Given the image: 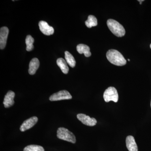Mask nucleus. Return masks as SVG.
Wrapping results in <instances>:
<instances>
[{
	"mask_svg": "<svg viewBox=\"0 0 151 151\" xmlns=\"http://www.w3.org/2000/svg\"><path fill=\"white\" fill-rule=\"evenodd\" d=\"M143 1V0H142V1H139L140 4H142V2L143 1Z\"/></svg>",
	"mask_w": 151,
	"mask_h": 151,
	"instance_id": "obj_19",
	"label": "nucleus"
},
{
	"mask_svg": "<svg viewBox=\"0 0 151 151\" xmlns=\"http://www.w3.org/2000/svg\"></svg>",
	"mask_w": 151,
	"mask_h": 151,
	"instance_id": "obj_22",
	"label": "nucleus"
},
{
	"mask_svg": "<svg viewBox=\"0 0 151 151\" xmlns=\"http://www.w3.org/2000/svg\"><path fill=\"white\" fill-rule=\"evenodd\" d=\"M14 92L12 91H9L5 96L3 104L5 108H9L12 106L14 103V99L15 97Z\"/></svg>",
	"mask_w": 151,
	"mask_h": 151,
	"instance_id": "obj_10",
	"label": "nucleus"
},
{
	"mask_svg": "<svg viewBox=\"0 0 151 151\" xmlns=\"http://www.w3.org/2000/svg\"><path fill=\"white\" fill-rule=\"evenodd\" d=\"M76 50L78 53L80 54L84 53V55L86 57H89L91 55V53L90 52V48L89 46L86 45L80 44L78 45L76 47Z\"/></svg>",
	"mask_w": 151,
	"mask_h": 151,
	"instance_id": "obj_13",
	"label": "nucleus"
},
{
	"mask_svg": "<svg viewBox=\"0 0 151 151\" xmlns=\"http://www.w3.org/2000/svg\"><path fill=\"white\" fill-rule=\"evenodd\" d=\"M85 24L87 27L91 28L92 27L97 26V19L93 15H89L88 19L85 22Z\"/></svg>",
	"mask_w": 151,
	"mask_h": 151,
	"instance_id": "obj_16",
	"label": "nucleus"
},
{
	"mask_svg": "<svg viewBox=\"0 0 151 151\" xmlns=\"http://www.w3.org/2000/svg\"><path fill=\"white\" fill-rule=\"evenodd\" d=\"M150 48L151 49V44L150 45Z\"/></svg>",
	"mask_w": 151,
	"mask_h": 151,
	"instance_id": "obj_21",
	"label": "nucleus"
},
{
	"mask_svg": "<svg viewBox=\"0 0 151 151\" xmlns=\"http://www.w3.org/2000/svg\"><path fill=\"white\" fill-rule=\"evenodd\" d=\"M9 33V30L8 27H3L0 29V48L4 49L6 44L7 40Z\"/></svg>",
	"mask_w": 151,
	"mask_h": 151,
	"instance_id": "obj_7",
	"label": "nucleus"
},
{
	"mask_svg": "<svg viewBox=\"0 0 151 151\" xmlns=\"http://www.w3.org/2000/svg\"><path fill=\"white\" fill-rule=\"evenodd\" d=\"M103 98L107 103L111 101L117 103L119 100V94L116 88L113 86L108 87L104 92Z\"/></svg>",
	"mask_w": 151,
	"mask_h": 151,
	"instance_id": "obj_4",
	"label": "nucleus"
},
{
	"mask_svg": "<svg viewBox=\"0 0 151 151\" xmlns=\"http://www.w3.org/2000/svg\"><path fill=\"white\" fill-rule=\"evenodd\" d=\"M57 137L63 140L74 144L76 142L75 135L67 129L60 127L57 130Z\"/></svg>",
	"mask_w": 151,
	"mask_h": 151,
	"instance_id": "obj_3",
	"label": "nucleus"
},
{
	"mask_svg": "<svg viewBox=\"0 0 151 151\" xmlns=\"http://www.w3.org/2000/svg\"><path fill=\"white\" fill-rule=\"evenodd\" d=\"M24 151H44V149L40 146L30 145L25 147Z\"/></svg>",
	"mask_w": 151,
	"mask_h": 151,
	"instance_id": "obj_18",
	"label": "nucleus"
},
{
	"mask_svg": "<svg viewBox=\"0 0 151 151\" xmlns=\"http://www.w3.org/2000/svg\"><path fill=\"white\" fill-rule=\"evenodd\" d=\"M34 42V39L30 35H28L25 40L26 44V50L27 51H31L33 49L34 45H33Z\"/></svg>",
	"mask_w": 151,
	"mask_h": 151,
	"instance_id": "obj_17",
	"label": "nucleus"
},
{
	"mask_svg": "<svg viewBox=\"0 0 151 151\" xmlns=\"http://www.w3.org/2000/svg\"><path fill=\"white\" fill-rule=\"evenodd\" d=\"M128 61H130V60L129 59H128Z\"/></svg>",
	"mask_w": 151,
	"mask_h": 151,
	"instance_id": "obj_20",
	"label": "nucleus"
},
{
	"mask_svg": "<svg viewBox=\"0 0 151 151\" xmlns=\"http://www.w3.org/2000/svg\"><path fill=\"white\" fill-rule=\"evenodd\" d=\"M107 24L109 29L116 36L122 37L125 35V29L119 22L113 19H109L107 21Z\"/></svg>",
	"mask_w": 151,
	"mask_h": 151,
	"instance_id": "obj_2",
	"label": "nucleus"
},
{
	"mask_svg": "<svg viewBox=\"0 0 151 151\" xmlns=\"http://www.w3.org/2000/svg\"><path fill=\"white\" fill-rule=\"evenodd\" d=\"M39 26L41 32L45 35H50L54 33L53 28L49 25L46 22L41 21L39 23Z\"/></svg>",
	"mask_w": 151,
	"mask_h": 151,
	"instance_id": "obj_9",
	"label": "nucleus"
},
{
	"mask_svg": "<svg viewBox=\"0 0 151 151\" xmlns=\"http://www.w3.org/2000/svg\"><path fill=\"white\" fill-rule=\"evenodd\" d=\"M40 66V62L37 58H33L29 63V73L30 75L35 74Z\"/></svg>",
	"mask_w": 151,
	"mask_h": 151,
	"instance_id": "obj_12",
	"label": "nucleus"
},
{
	"mask_svg": "<svg viewBox=\"0 0 151 151\" xmlns=\"http://www.w3.org/2000/svg\"><path fill=\"white\" fill-rule=\"evenodd\" d=\"M77 118L82 124L86 126L93 127L97 124V122L94 118H90L89 116L82 113L78 114L77 115Z\"/></svg>",
	"mask_w": 151,
	"mask_h": 151,
	"instance_id": "obj_6",
	"label": "nucleus"
},
{
	"mask_svg": "<svg viewBox=\"0 0 151 151\" xmlns=\"http://www.w3.org/2000/svg\"><path fill=\"white\" fill-rule=\"evenodd\" d=\"M71 94L68 91L65 90H61L59 92L54 93L49 98L50 101H59V100H70L72 99Z\"/></svg>",
	"mask_w": 151,
	"mask_h": 151,
	"instance_id": "obj_5",
	"label": "nucleus"
},
{
	"mask_svg": "<svg viewBox=\"0 0 151 151\" xmlns=\"http://www.w3.org/2000/svg\"><path fill=\"white\" fill-rule=\"evenodd\" d=\"M126 145L129 151H138L137 146L133 136H129L126 138Z\"/></svg>",
	"mask_w": 151,
	"mask_h": 151,
	"instance_id": "obj_11",
	"label": "nucleus"
},
{
	"mask_svg": "<svg viewBox=\"0 0 151 151\" xmlns=\"http://www.w3.org/2000/svg\"><path fill=\"white\" fill-rule=\"evenodd\" d=\"M65 58L66 62L69 64L70 67L74 68L75 66L76 62L74 57L69 52H65Z\"/></svg>",
	"mask_w": 151,
	"mask_h": 151,
	"instance_id": "obj_15",
	"label": "nucleus"
},
{
	"mask_svg": "<svg viewBox=\"0 0 151 151\" xmlns=\"http://www.w3.org/2000/svg\"><path fill=\"white\" fill-rule=\"evenodd\" d=\"M106 57L109 62L117 66H123L127 64V61L122 53L116 50H108Z\"/></svg>",
	"mask_w": 151,
	"mask_h": 151,
	"instance_id": "obj_1",
	"label": "nucleus"
},
{
	"mask_svg": "<svg viewBox=\"0 0 151 151\" xmlns=\"http://www.w3.org/2000/svg\"><path fill=\"white\" fill-rule=\"evenodd\" d=\"M37 121V117L36 116L31 117L23 122L20 128V130L21 132H24L26 130L29 129L36 124Z\"/></svg>",
	"mask_w": 151,
	"mask_h": 151,
	"instance_id": "obj_8",
	"label": "nucleus"
},
{
	"mask_svg": "<svg viewBox=\"0 0 151 151\" xmlns=\"http://www.w3.org/2000/svg\"><path fill=\"white\" fill-rule=\"evenodd\" d=\"M57 64L64 74H67L69 71L67 62L63 58H58L57 60Z\"/></svg>",
	"mask_w": 151,
	"mask_h": 151,
	"instance_id": "obj_14",
	"label": "nucleus"
}]
</instances>
